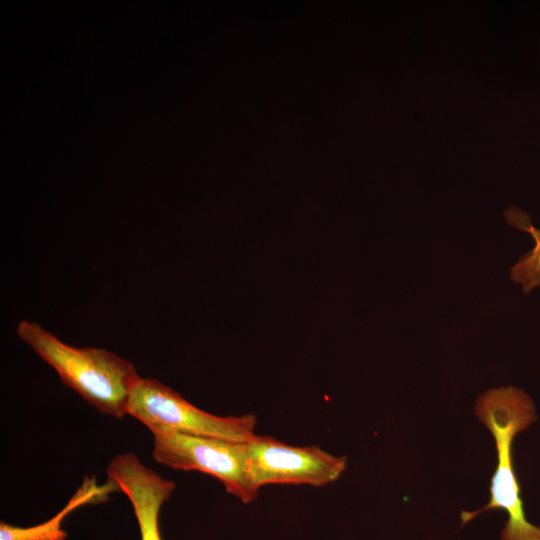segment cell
<instances>
[{
	"label": "cell",
	"instance_id": "1",
	"mask_svg": "<svg viewBox=\"0 0 540 540\" xmlns=\"http://www.w3.org/2000/svg\"><path fill=\"white\" fill-rule=\"evenodd\" d=\"M474 412L493 435L497 467L491 477L489 502L479 510L462 511V524L482 512L499 509L508 515L501 540H540V527L526 518L512 460L515 436L537 421L533 400L524 390L514 386L490 389L478 397Z\"/></svg>",
	"mask_w": 540,
	"mask_h": 540
},
{
	"label": "cell",
	"instance_id": "2",
	"mask_svg": "<svg viewBox=\"0 0 540 540\" xmlns=\"http://www.w3.org/2000/svg\"><path fill=\"white\" fill-rule=\"evenodd\" d=\"M17 333L65 385L98 411L116 418L127 414L130 396L141 378L130 361L104 349L65 344L27 320L19 323Z\"/></svg>",
	"mask_w": 540,
	"mask_h": 540
},
{
	"label": "cell",
	"instance_id": "3",
	"mask_svg": "<svg viewBox=\"0 0 540 540\" xmlns=\"http://www.w3.org/2000/svg\"><path fill=\"white\" fill-rule=\"evenodd\" d=\"M127 414L151 432L169 430L240 443L256 436L254 415L221 417L207 413L153 378H140L130 396Z\"/></svg>",
	"mask_w": 540,
	"mask_h": 540
},
{
	"label": "cell",
	"instance_id": "4",
	"mask_svg": "<svg viewBox=\"0 0 540 540\" xmlns=\"http://www.w3.org/2000/svg\"><path fill=\"white\" fill-rule=\"evenodd\" d=\"M153 458L168 467L199 471L223 483L227 492L243 503L255 500L258 492L247 473L246 443L157 430Z\"/></svg>",
	"mask_w": 540,
	"mask_h": 540
},
{
	"label": "cell",
	"instance_id": "5",
	"mask_svg": "<svg viewBox=\"0 0 540 540\" xmlns=\"http://www.w3.org/2000/svg\"><path fill=\"white\" fill-rule=\"evenodd\" d=\"M247 473L258 492L267 484H306L320 487L337 480L346 468V457L322 449L295 447L271 437L256 435L246 443Z\"/></svg>",
	"mask_w": 540,
	"mask_h": 540
},
{
	"label": "cell",
	"instance_id": "6",
	"mask_svg": "<svg viewBox=\"0 0 540 540\" xmlns=\"http://www.w3.org/2000/svg\"><path fill=\"white\" fill-rule=\"evenodd\" d=\"M107 475L129 499L139 525L140 540H162L159 513L175 489L174 482L143 465L133 453L114 457Z\"/></svg>",
	"mask_w": 540,
	"mask_h": 540
},
{
	"label": "cell",
	"instance_id": "7",
	"mask_svg": "<svg viewBox=\"0 0 540 540\" xmlns=\"http://www.w3.org/2000/svg\"><path fill=\"white\" fill-rule=\"evenodd\" d=\"M115 491L119 488L112 480L98 485L95 477H87L67 504L49 520L31 527H17L1 521L0 540H66L67 532L62 529L65 517L82 505L107 500Z\"/></svg>",
	"mask_w": 540,
	"mask_h": 540
},
{
	"label": "cell",
	"instance_id": "8",
	"mask_svg": "<svg viewBox=\"0 0 540 540\" xmlns=\"http://www.w3.org/2000/svg\"><path fill=\"white\" fill-rule=\"evenodd\" d=\"M529 232L535 243L533 248L520 257L518 262L510 269V278L522 285L525 294L540 287V230L530 224L515 225Z\"/></svg>",
	"mask_w": 540,
	"mask_h": 540
}]
</instances>
